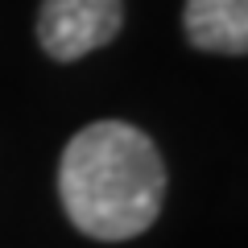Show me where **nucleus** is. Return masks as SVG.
I'll list each match as a JSON object with an SVG mask.
<instances>
[{"label": "nucleus", "instance_id": "7ed1b4c3", "mask_svg": "<svg viewBox=\"0 0 248 248\" xmlns=\"http://www.w3.org/2000/svg\"><path fill=\"white\" fill-rule=\"evenodd\" d=\"M182 29L195 50L240 58L248 50V0H186Z\"/></svg>", "mask_w": 248, "mask_h": 248}, {"label": "nucleus", "instance_id": "f03ea898", "mask_svg": "<svg viewBox=\"0 0 248 248\" xmlns=\"http://www.w3.org/2000/svg\"><path fill=\"white\" fill-rule=\"evenodd\" d=\"M124 25V0H42L37 42L50 58L79 62L83 54L108 46Z\"/></svg>", "mask_w": 248, "mask_h": 248}, {"label": "nucleus", "instance_id": "f257e3e1", "mask_svg": "<svg viewBox=\"0 0 248 248\" xmlns=\"http://www.w3.org/2000/svg\"><path fill=\"white\" fill-rule=\"evenodd\" d=\"M62 211L91 240H133L166 203V161L153 137L124 120H95L66 141L58 161Z\"/></svg>", "mask_w": 248, "mask_h": 248}]
</instances>
